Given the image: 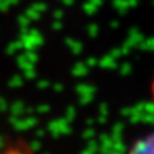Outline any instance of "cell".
Here are the masks:
<instances>
[{"label":"cell","mask_w":154,"mask_h":154,"mask_svg":"<svg viewBox=\"0 0 154 154\" xmlns=\"http://www.w3.org/2000/svg\"><path fill=\"white\" fill-rule=\"evenodd\" d=\"M127 154H154V131L135 141Z\"/></svg>","instance_id":"cell-1"},{"label":"cell","mask_w":154,"mask_h":154,"mask_svg":"<svg viewBox=\"0 0 154 154\" xmlns=\"http://www.w3.org/2000/svg\"><path fill=\"white\" fill-rule=\"evenodd\" d=\"M152 98H153V103H154V77H153V81H152Z\"/></svg>","instance_id":"cell-2"}]
</instances>
